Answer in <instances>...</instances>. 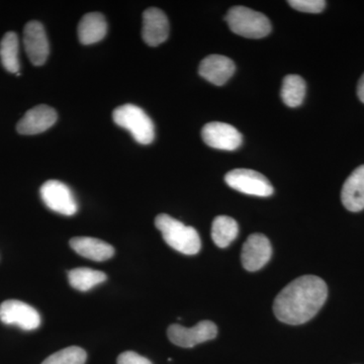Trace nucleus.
<instances>
[{"instance_id":"obj_1","label":"nucleus","mask_w":364,"mask_h":364,"mask_svg":"<svg viewBox=\"0 0 364 364\" xmlns=\"http://www.w3.org/2000/svg\"><path fill=\"white\" fill-rule=\"evenodd\" d=\"M328 296L326 282L315 275H304L287 284L274 299L273 312L280 322L301 325L317 315Z\"/></svg>"},{"instance_id":"obj_2","label":"nucleus","mask_w":364,"mask_h":364,"mask_svg":"<svg viewBox=\"0 0 364 364\" xmlns=\"http://www.w3.org/2000/svg\"><path fill=\"white\" fill-rule=\"evenodd\" d=\"M155 226L164 241L174 250L186 255H196L200 252L202 242L195 228L186 226L166 214L157 215Z\"/></svg>"},{"instance_id":"obj_3","label":"nucleus","mask_w":364,"mask_h":364,"mask_svg":"<svg viewBox=\"0 0 364 364\" xmlns=\"http://www.w3.org/2000/svg\"><path fill=\"white\" fill-rule=\"evenodd\" d=\"M232 32L248 39H261L272 32V23L264 14L245 6H234L226 16Z\"/></svg>"},{"instance_id":"obj_4","label":"nucleus","mask_w":364,"mask_h":364,"mask_svg":"<svg viewBox=\"0 0 364 364\" xmlns=\"http://www.w3.org/2000/svg\"><path fill=\"white\" fill-rule=\"evenodd\" d=\"M114 123L130 132L136 142L149 145L154 141V124L141 107L135 105H124L112 112Z\"/></svg>"},{"instance_id":"obj_5","label":"nucleus","mask_w":364,"mask_h":364,"mask_svg":"<svg viewBox=\"0 0 364 364\" xmlns=\"http://www.w3.org/2000/svg\"><path fill=\"white\" fill-rule=\"evenodd\" d=\"M225 181L230 188L245 195L267 198L274 193V189L267 177L255 170H232L225 176Z\"/></svg>"},{"instance_id":"obj_6","label":"nucleus","mask_w":364,"mask_h":364,"mask_svg":"<svg viewBox=\"0 0 364 364\" xmlns=\"http://www.w3.org/2000/svg\"><path fill=\"white\" fill-rule=\"evenodd\" d=\"M43 202L53 212L64 215H73L77 213L78 205L71 189L63 182L48 181L40 189Z\"/></svg>"},{"instance_id":"obj_7","label":"nucleus","mask_w":364,"mask_h":364,"mask_svg":"<svg viewBox=\"0 0 364 364\" xmlns=\"http://www.w3.org/2000/svg\"><path fill=\"white\" fill-rule=\"evenodd\" d=\"M167 335L170 341L177 346L191 348L196 345L215 339L218 335V328L212 321H202L191 328L173 324L168 328Z\"/></svg>"},{"instance_id":"obj_8","label":"nucleus","mask_w":364,"mask_h":364,"mask_svg":"<svg viewBox=\"0 0 364 364\" xmlns=\"http://www.w3.org/2000/svg\"><path fill=\"white\" fill-rule=\"evenodd\" d=\"M0 321L4 324L16 325L26 331H32L40 327L41 316L32 306L9 299L0 305Z\"/></svg>"},{"instance_id":"obj_9","label":"nucleus","mask_w":364,"mask_h":364,"mask_svg":"<svg viewBox=\"0 0 364 364\" xmlns=\"http://www.w3.org/2000/svg\"><path fill=\"white\" fill-rule=\"evenodd\" d=\"M272 255V246L267 236L250 235L242 247L241 261L248 272H257L267 264Z\"/></svg>"},{"instance_id":"obj_10","label":"nucleus","mask_w":364,"mask_h":364,"mask_svg":"<svg viewBox=\"0 0 364 364\" xmlns=\"http://www.w3.org/2000/svg\"><path fill=\"white\" fill-rule=\"evenodd\" d=\"M203 140L210 147L218 150L234 151L242 145V135L235 127L226 123L213 122L203 127Z\"/></svg>"},{"instance_id":"obj_11","label":"nucleus","mask_w":364,"mask_h":364,"mask_svg":"<svg viewBox=\"0 0 364 364\" xmlns=\"http://www.w3.org/2000/svg\"><path fill=\"white\" fill-rule=\"evenodd\" d=\"M23 44L26 55L33 65L45 64L49 56L50 48L44 26L40 21H32L26 23L23 30Z\"/></svg>"},{"instance_id":"obj_12","label":"nucleus","mask_w":364,"mask_h":364,"mask_svg":"<svg viewBox=\"0 0 364 364\" xmlns=\"http://www.w3.org/2000/svg\"><path fill=\"white\" fill-rule=\"evenodd\" d=\"M57 122V112L49 105H41L26 112L16 126L21 135H37L51 128Z\"/></svg>"},{"instance_id":"obj_13","label":"nucleus","mask_w":364,"mask_h":364,"mask_svg":"<svg viewBox=\"0 0 364 364\" xmlns=\"http://www.w3.org/2000/svg\"><path fill=\"white\" fill-rule=\"evenodd\" d=\"M168 36L169 21L166 14L155 7L144 11L142 37L146 44L156 47L168 39Z\"/></svg>"},{"instance_id":"obj_14","label":"nucleus","mask_w":364,"mask_h":364,"mask_svg":"<svg viewBox=\"0 0 364 364\" xmlns=\"http://www.w3.org/2000/svg\"><path fill=\"white\" fill-rule=\"evenodd\" d=\"M234 62L231 59L222 55H210L200 62L198 67V73L203 79L221 86L229 80L235 73Z\"/></svg>"},{"instance_id":"obj_15","label":"nucleus","mask_w":364,"mask_h":364,"mask_svg":"<svg viewBox=\"0 0 364 364\" xmlns=\"http://www.w3.org/2000/svg\"><path fill=\"white\" fill-rule=\"evenodd\" d=\"M342 203L350 212L364 210V165L354 170L345 181L341 191Z\"/></svg>"},{"instance_id":"obj_16","label":"nucleus","mask_w":364,"mask_h":364,"mask_svg":"<svg viewBox=\"0 0 364 364\" xmlns=\"http://www.w3.org/2000/svg\"><path fill=\"white\" fill-rule=\"evenodd\" d=\"M71 248L79 255L93 261L111 259L114 249L107 242L90 237H75L70 240Z\"/></svg>"},{"instance_id":"obj_17","label":"nucleus","mask_w":364,"mask_h":364,"mask_svg":"<svg viewBox=\"0 0 364 364\" xmlns=\"http://www.w3.org/2000/svg\"><path fill=\"white\" fill-rule=\"evenodd\" d=\"M78 39L81 44L92 45L104 40L107 32L105 16L100 13L85 14L78 25Z\"/></svg>"},{"instance_id":"obj_18","label":"nucleus","mask_w":364,"mask_h":364,"mask_svg":"<svg viewBox=\"0 0 364 364\" xmlns=\"http://www.w3.org/2000/svg\"><path fill=\"white\" fill-rule=\"evenodd\" d=\"M239 227L233 218L218 215L212 225V238L215 245L226 248L238 236Z\"/></svg>"},{"instance_id":"obj_19","label":"nucleus","mask_w":364,"mask_h":364,"mask_svg":"<svg viewBox=\"0 0 364 364\" xmlns=\"http://www.w3.org/2000/svg\"><path fill=\"white\" fill-rule=\"evenodd\" d=\"M305 80L299 75H287L282 81V102L289 107H298L303 104L306 97Z\"/></svg>"},{"instance_id":"obj_20","label":"nucleus","mask_w":364,"mask_h":364,"mask_svg":"<svg viewBox=\"0 0 364 364\" xmlns=\"http://www.w3.org/2000/svg\"><path fill=\"white\" fill-rule=\"evenodd\" d=\"M69 284L73 289L80 291H90L92 287L107 280V275L102 272L80 267L68 272Z\"/></svg>"},{"instance_id":"obj_21","label":"nucleus","mask_w":364,"mask_h":364,"mask_svg":"<svg viewBox=\"0 0 364 364\" xmlns=\"http://www.w3.org/2000/svg\"><path fill=\"white\" fill-rule=\"evenodd\" d=\"M0 59L6 71L18 74L20 71L18 60V38L14 32L6 33L0 42Z\"/></svg>"},{"instance_id":"obj_22","label":"nucleus","mask_w":364,"mask_h":364,"mask_svg":"<svg viewBox=\"0 0 364 364\" xmlns=\"http://www.w3.org/2000/svg\"><path fill=\"white\" fill-rule=\"evenodd\" d=\"M87 354L85 349L78 346H70L55 352L45 359L42 364H85Z\"/></svg>"},{"instance_id":"obj_23","label":"nucleus","mask_w":364,"mask_h":364,"mask_svg":"<svg viewBox=\"0 0 364 364\" xmlns=\"http://www.w3.org/2000/svg\"><path fill=\"white\" fill-rule=\"evenodd\" d=\"M289 6L301 13L318 14L324 11L326 1L323 0H291Z\"/></svg>"},{"instance_id":"obj_24","label":"nucleus","mask_w":364,"mask_h":364,"mask_svg":"<svg viewBox=\"0 0 364 364\" xmlns=\"http://www.w3.org/2000/svg\"><path fill=\"white\" fill-rule=\"evenodd\" d=\"M117 364H152L149 359L139 355L134 351H126L119 354Z\"/></svg>"},{"instance_id":"obj_25","label":"nucleus","mask_w":364,"mask_h":364,"mask_svg":"<svg viewBox=\"0 0 364 364\" xmlns=\"http://www.w3.org/2000/svg\"><path fill=\"white\" fill-rule=\"evenodd\" d=\"M358 95L361 102L364 104V74L361 76L358 81Z\"/></svg>"}]
</instances>
